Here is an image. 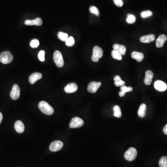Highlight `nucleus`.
I'll use <instances>...</instances> for the list:
<instances>
[{"instance_id":"obj_23","label":"nucleus","mask_w":167,"mask_h":167,"mask_svg":"<svg viewBox=\"0 0 167 167\" xmlns=\"http://www.w3.org/2000/svg\"><path fill=\"white\" fill-rule=\"evenodd\" d=\"M113 110L114 111V115L115 117L118 118H121L122 113H121L120 107L118 106H115L114 107Z\"/></svg>"},{"instance_id":"obj_15","label":"nucleus","mask_w":167,"mask_h":167,"mask_svg":"<svg viewBox=\"0 0 167 167\" xmlns=\"http://www.w3.org/2000/svg\"><path fill=\"white\" fill-rule=\"evenodd\" d=\"M42 20L39 18H37L33 20H27L25 21V24L27 26H41L42 24Z\"/></svg>"},{"instance_id":"obj_4","label":"nucleus","mask_w":167,"mask_h":167,"mask_svg":"<svg viewBox=\"0 0 167 167\" xmlns=\"http://www.w3.org/2000/svg\"><path fill=\"white\" fill-rule=\"evenodd\" d=\"M54 61L57 67L61 68L64 66V61L63 56L59 51H56L54 53Z\"/></svg>"},{"instance_id":"obj_8","label":"nucleus","mask_w":167,"mask_h":167,"mask_svg":"<svg viewBox=\"0 0 167 167\" xmlns=\"http://www.w3.org/2000/svg\"><path fill=\"white\" fill-rule=\"evenodd\" d=\"M63 147V143L61 141H55L50 145V150L52 152H56L61 149Z\"/></svg>"},{"instance_id":"obj_16","label":"nucleus","mask_w":167,"mask_h":167,"mask_svg":"<svg viewBox=\"0 0 167 167\" xmlns=\"http://www.w3.org/2000/svg\"><path fill=\"white\" fill-rule=\"evenodd\" d=\"M155 39V36L153 34L142 36L140 39V42L144 43H149L154 41Z\"/></svg>"},{"instance_id":"obj_34","label":"nucleus","mask_w":167,"mask_h":167,"mask_svg":"<svg viewBox=\"0 0 167 167\" xmlns=\"http://www.w3.org/2000/svg\"><path fill=\"white\" fill-rule=\"evenodd\" d=\"M163 132L165 135H167V124L164 127L163 129Z\"/></svg>"},{"instance_id":"obj_7","label":"nucleus","mask_w":167,"mask_h":167,"mask_svg":"<svg viewBox=\"0 0 167 167\" xmlns=\"http://www.w3.org/2000/svg\"><path fill=\"white\" fill-rule=\"evenodd\" d=\"M20 90L19 87L17 85H14L13 86L12 89L10 92V97L13 100H17L20 98Z\"/></svg>"},{"instance_id":"obj_18","label":"nucleus","mask_w":167,"mask_h":167,"mask_svg":"<svg viewBox=\"0 0 167 167\" xmlns=\"http://www.w3.org/2000/svg\"><path fill=\"white\" fill-rule=\"evenodd\" d=\"M113 48L114 50H115L120 53L121 55H125L126 51V48L125 46L120 45V44H115L113 46Z\"/></svg>"},{"instance_id":"obj_12","label":"nucleus","mask_w":167,"mask_h":167,"mask_svg":"<svg viewBox=\"0 0 167 167\" xmlns=\"http://www.w3.org/2000/svg\"><path fill=\"white\" fill-rule=\"evenodd\" d=\"M167 39V37L166 35H160L156 40V47L157 48H161V47H163Z\"/></svg>"},{"instance_id":"obj_10","label":"nucleus","mask_w":167,"mask_h":167,"mask_svg":"<svg viewBox=\"0 0 167 167\" xmlns=\"http://www.w3.org/2000/svg\"><path fill=\"white\" fill-rule=\"evenodd\" d=\"M154 87L157 91L159 92H164L167 89V85L166 83L162 81L157 80L154 83Z\"/></svg>"},{"instance_id":"obj_6","label":"nucleus","mask_w":167,"mask_h":167,"mask_svg":"<svg viewBox=\"0 0 167 167\" xmlns=\"http://www.w3.org/2000/svg\"><path fill=\"white\" fill-rule=\"evenodd\" d=\"M84 124V122L79 117H74L70 123L69 127L72 129L82 127Z\"/></svg>"},{"instance_id":"obj_17","label":"nucleus","mask_w":167,"mask_h":167,"mask_svg":"<svg viewBox=\"0 0 167 167\" xmlns=\"http://www.w3.org/2000/svg\"><path fill=\"white\" fill-rule=\"evenodd\" d=\"M15 129L19 133H22L25 130V126L22 121L18 120L15 123Z\"/></svg>"},{"instance_id":"obj_30","label":"nucleus","mask_w":167,"mask_h":167,"mask_svg":"<svg viewBox=\"0 0 167 167\" xmlns=\"http://www.w3.org/2000/svg\"><path fill=\"white\" fill-rule=\"evenodd\" d=\"M39 45V41L38 39H34L31 41L30 45L31 47L32 48H37L38 47Z\"/></svg>"},{"instance_id":"obj_14","label":"nucleus","mask_w":167,"mask_h":167,"mask_svg":"<svg viewBox=\"0 0 167 167\" xmlns=\"http://www.w3.org/2000/svg\"><path fill=\"white\" fill-rule=\"evenodd\" d=\"M42 77V73H35L32 74L29 77V82L31 84H34L37 81L40 80Z\"/></svg>"},{"instance_id":"obj_35","label":"nucleus","mask_w":167,"mask_h":167,"mask_svg":"<svg viewBox=\"0 0 167 167\" xmlns=\"http://www.w3.org/2000/svg\"><path fill=\"white\" fill-rule=\"evenodd\" d=\"M125 94L126 93H124L122 91H120V92H119V96L121 97H123L125 95Z\"/></svg>"},{"instance_id":"obj_2","label":"nucleus","mask_w":167,"mask_h":167,"mask_svg":"<svg viewBox=\"0 0 167 167\" xmlns=\"http://www.w3.org/2000/svg\"><path fill=\"white\" fill-rule=\"evenodd\" d=\"M13 57L9 51H5L0 54V61L4 64H9L13 60Z\"/></svg>"},{"instance_id":"obj_32","label":"nucleus","mask_w":167,"mask_h":167,"mask_svg":"<svg viewBox=\"0 0 167 167\" xmlns=\"http://www.w3.org/2000/svg\"><path fill=\"white\" fill-rule=\"evenodd\" d=\"M45 51L43 50L40 51L39 53L38 57L40 61L44 62L45 61Z\"/></svg>"},{"instance_id":"obj_13","label":"nucleus","mask_w":167,"mask_h":167,"mask_svg":"<svg viewBox=\"0 0 167 167\" xmlns=\"http://www.w3.org/2000/svg\"><path fill=\"white\" fill-rule=\"evenodd\" d=\"M154 77V74L152 71L148 70L145 73V77L144 82L146 85H149L151 84L152 79Z\"/></svg>"},{"instance_id":"obj_31","label":"nucleus","mask_w":167,"mask_h":167,"mask_svg":"<svg viewBox=\"0 0 167 167\" xmlns=\"http://www.w3.org/2000/svg\"><path fill=\"white\" fill-rule=\"evenodd\" d=\"M132 90L133 88L132 87H127L125 85H122L121 87V91L125 93L126 92H130Z\"/></svg>"},{"instance_id":"obj_28","label":"nucleus","mask_w":167,"mask_h":167,"mask_svg":"<svg viewBox=\"0 0 167 167\" xmlns=\"http://www.w3.org/2000/svg\"><path fill=\"white\" fill-rule=\"evenodd\" d=\"M153 13L150 10H146V11H144L142 12L141 13V16L142 18L145 19L148 17H150L151 16H152Z\"/></svg>"},{"instance_id":"obj_29","label":"nucleus","mask_w":167,"mask_h":167,"mask_svg":"<svg viewBox=\"0 0 167 167\" xmlns=\"http://www.w3.org/2000/svg\"><path fill=\"white\" fill-rule=\"evenodd\" d=\"M89 11H90V13H93V14H94V15L98 16H99V15H100V13H99V12L98 8L95 7V6H91L90 8V9H89Z\"/></svg>"},{"instance_id":"obj_11","label":"nucleus","mask_w":167,"mask_h":167,"mask_svg":"<svg viewBox=\"0 0 167 167\" xmlns=\"http://www.w3.org/2000/svg\"><path fill=\"white\" fill-rule=\"evenodd\" d=\"M78 87L76 84L74 83H69L66 86L64 90L66 93H72L76 92L78 90Z\"/></svg>"},{"instance_id":"obj_9","label":"nucleus","mask_w":167,"mask_h":167,"mask_svg":"<svg viewBox=\"0 0 167 167\" xmlns=\"http://www.w3.org/2000/svg\"><path fill=\"white\" fill-rule=\"evenodd\" d=\"M100 82H97L93 81L89 84L87 87V91L90 93H94L97 92L99 88L101 87Z\"/></svg>"},{"instance_id":"obj_22","label":"nucleus","mask_w":167,"mask_h":167,"mask_svg":"<svg viewBox=\"0 0 167 167\" xmlns=\"http://www.w3.org/2000/svg\"><path fill=\"white\" fill-rule=\"evenodd\" d=\"M111 56L113 58H114L115 60L121 61L122 59V55H121L120 53L115 50L112 51Z\"/></svg>"},{"instance_id":"obj_33","label":"nucleus","mask_w":167,"mask_h":167,"mask_svg":"<svg viewBox=\"0 0 167 167\" xmlns=\"http://www.w3.org/2000/svg\"><path fill=\"white\" fill-rule=\"evenodd\" d=\"M115 4L118 7H121L123 6V2L122 0H113Z\"/></svg>"},{"instance_id":"obj_5","label":"nucleus","mask_w":167,"mask_h":167,"mask_svg":"<svg viewBox=\"0 0 167 167\" xmlns=\"http://www.w3.org/2000/svg\"><path fill=\"white\" fill-rule=\"evenodd\" d=\"M103 55V51L102 48L98 46H95L93 48V54H92V60L93 61H99V59L101 58Z\"/></svg>"},{"instance_id":"obj_26","label":"nucleus","mask_w":167,"mask_h":167,"mask_svg":"<svg viewBox=\"0 0 167 167\" xmlns=\"http://www.w3.org/2000/svg\"><path fill=\"white\" fill-rule=\"evenodd\" d=\"M136 18L134 15L128 14L126 19V22L129 24H133L136 21Z\"/></svg>"},{"instance_id":"obj_21","label":"nucleus","mask_w":167,"mask_h":167,"mask_svg":"<svg viewBox=\"0 0 167 167\" xmlns=\"http://www.w3.org/2000/svg\"><path fill=\"white\" fill-rule=\"evenodd\" d=\"M114 80L115 81V85L117 87H121V86L125 85V81L121 80L120 77L119 76H118V75L114 77Z\"/></svg>"},{"instance_id":"obj_27","label":"nucleus","mask_w":167,"mask_h":167,"mask_svg":"<svg viewBox=\"0 0 167 167\" xmlns=\"http://www.w3.org/2000/svg\"><path fill=\"white\" fill-rule=\"evenodd\" d=\"M75 44V40L73 38V37L70 36L68 37V38L67 39L66 42V46L68 47H72L74 46Z\"/></svg>"},{"instance_id":"obj_3","label":"nucleus","mask_w":167,"mask_h":167,"mask_svg":"<svg viewBox=\"0 0 167 167\" xmlns=\"http://www.w3.org/2000/svg\"><path fill=\"white\" fill-rule=\"evenodd\" d=\"M137 150L133 147H130L125 152L124 156L125 159L128 161H132L136 159L137 157Z\"/></svg>"},{"instance_id":"obj_36","label":"nucleus","mask_w":167,"mask_h":167,"mask_svg":"<svg viewBox=\"0 0 167 167\" xmlns=\"http://www.w3.org/2000/svg\"><path fill=\"white\" fill-rule=\"evenodd\" d=\"M2 119H3V116H2L1 112H0V124L2 122Z\"/></svg>"},{"instance_id":"obj_20","label":"nucleus","mask_w":167,"mask_h":167,"mask_svg":"<svg viewBox=\"0 0 167 167\" xmlns=\"http://www.w3.org/2000/svg\"><path fill=\"white\" fill-rule=\"evenodd\" d=\"M146 108H147V107H146V104H141L138 111V115L139 117L144 118L145 116Z\"/></svg>"},{"instance_id":"obj_24","label":"nucleus","mask_w":167,"mask_h":167,"mask_svg":"<svg viewBox=\"0 0 167 167\" xmlns=\"http://www.w3.org/2000/svg\"><path fill=\"white\" fill-rule=\"evenodd\" d=\"M58 37L61 41L66 42L67 39L69 37L68 34H66V33H63L62 32H60L58 34Z\"/></svg>"},{"instance_id":"obj_1","label":"nucleus","mask_w":167,"mask_h":167,"mask_svg":"<svg viewBox=\"0 0 167 167\" xmlns=\"http://www.w3.org/2000/svg\"><path fill=\"white\" fill-rule=\"evenodd\" d=\"M39 108L40 111L47 115H52L54 112V109L48 103L42 101L38 104Z\"/></svg>"},{"instance_id":"obj_19","label":"nucleus","mask_w":167,"mask_h":167,"mask_svg":"<svg viewBox=\"0 0 167 167\" xmlns=\"http://www.w3.org/2000/svg\"><path fill=\"white\" fill-rule=\"evenodd\" d=\"M131 57L138 62H141L144 58V54L138 52H133L131 54Z\"/></svg>"},{"instance_id":"obj_25","label":"nucleus","mask_w":167,"mask_h":167,"mask_svg":"<svg viewBox=\"0 0 167 167\" xmlns=\"http://www.w3.org/2000/svg\"><path fill=\"white\" fill-rule=\"evenodd\" d=\"M159 167H167V157L163 156L161 157L159 161Z\"/></svg>"}]
</instances>
